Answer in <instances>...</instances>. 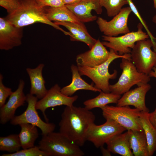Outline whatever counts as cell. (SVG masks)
I'll use <instances>...</instances> for the list:
<instances>
[{"label": "cell", "instance_id": "cell-1", "mask_svg": "<svg viewBox=\"0 0 156 156\" xmlns=\"http://www.w3.org/2000/svg\"><path fill=\"white\" fill-rule=\"evenodd\" d=\"M59 123V131L72 142L80 146L86 140L88 129L94 123L93 113L85 107L66 106L61 115Z\"/></svg>", "mask_w": 156, "mask_h": 156}, {"label": "cell", "instance_id": "cell-2", "mask_svg": "<svg viewBox=\"0 0 156 156\" xmlns=\"http://www.w3.org/2000/svg\"><path fill=\"white\" fill-rule=\"evenodd\" d=\"M5 17L17 27H23L35 23H40L51 26L66 35L70 36V35L69 32L66 31L47 18L44 7L39 6L36 0H20L17 9L12 13L8 14Z\"/></svg>", "mask_w": 156, "mask_h": 156}, {"label": "cell", "instance_id": "cell-3", "mask_svg": "<svg viewBox=\"0 0 156 156\" xmlns=\"http://www.w3.org/2000/svg\"><path fill=\"white\" fill-rule=\"evenodd\" d=\"M49 156H83L80 146L60 132L53 131L42 135L38 146Z\"/></svg>", "mask_w": 156, "mask_h": 156}, {"label": "cell", "instance_id": "cell-4", "mask_svg": "<svg viewBox=\"0 0 156 156\" xmlns=\"http://www.w3.org/2000/svg\"><path fill=\"white\" fill-rule=\"evenodd\" d=\"M110 55L107 60L104 63L94 67L77 66L81 76H86L90 78L95 84L94 87L106 93L110 92L109 80L114 79L117 77V71L114 70L112 74L109 72L110 64L114 60L118 58H125L131 60L130 53L120 55L110 49Z\"/></svg>", "mask_w": 156, "mask_h": 156}, {"label": "cell", "instance_id": "cell-5", "mask_svg": "<svg viewBox=\"0 0 156 156\" xmlns=\"http://www.w3.org/2000/svg\"><path fill=\"white\" fill-rule=\"evenodd\" d=\"M120 66L122 73L116 83L109 84L111 92L121 95L129 91L134 85L140 86L150 81L148 75L139 72L131 60L122 58Z\"/></svg>", "mask_w": 156, "mask_h": 156}, {"label": "cell", "instance_id": "cell-6", "mask_svg": "<svg viewBox=\"0 0 156 156\" xmlns=\"http://www.w3.org/2000/svg\"><path fill=\"white\" fill-rule=\"evenodd\" d=\"M106 119L113 120L127 130L142 131L143 129L140 120L141 111L129 106H113L107 105L101 108Z\"/></svg>", "mask_w": 156, "mask_h": 156}, {"label": "cell", "instance_id": "cell-7", "mask_svg": "<svg viewBox=\"0 0 156 156\" xmlns=\"http://www.w3.org/2000/svg\"><path fill=\"white\" fill-rule=\"evenodd\" d=\"M143 27L141 23H139L137 31L130 32L120 36H102V39L105 41L102 43L105 46L113 50L120 55L130 53L137 41L148 39L149 37L147 34L142 31Z\"/></svg>", "mask_w": 156, "mask_h": 156}, {"label": "cell", "instance_id": "cell-8", "mask_svg": "<svg viewBox=\"0 0 156 156\" xmlns=\"http://www.w3.org/2000/svg\"><path fill=\"white\" fill-rule=\"evenodd\" d=\"M153 46L151 40L146 39L137 41L131 49V60L139 72L148 75L156 66V52L151 49Z\"/></svg>", "mask_w": 156, "mask_h": 156}, {"label": "cell", "instance_id": "cell-9", "mask_svg": "<svg viewBox=\"0 0 156 156\" xmlns=\"http://www.w3.org/2000/svg\"><path fill=\"white\" fill-rule=\"evenodd\" d=\"M38 99L30 93L26 95V102L28 105L25 111L21 114L15 116L10 121L12 125L27 123L38 127L41 130L42 135L53 131L55 125L52 123L44 122L39 116L36 106Z\"/></svg>", "mask_w": 156, "mask_h": 156}, {"label": "cell", "instance_id": "cell-10", "mask_svg": "<svg viewBox=\"0 0 156 156\" xmlns=\"http://www.w3.org/2000/svg\"><path fill=\"white\" fill-rule=\"evenodd\" d=\"M126 130L115 121L106 119L103 124L97 125L93 123L90 125L86 134V140L92 142L96 147L100 148L115 135Z\"/></svg>", "mask_w": 156, "mask_h": 156}, {"label": "cell", "instance_id": "cell-11", "mask_svg": "<svg viewBox=\"0 0 156 156\" xmlns=\"http://www.w3.org/2000/svg\"><path fill=\"white\" fill-rule=\"evenodd\" d=\"M132 12L129 6L123 8L110 21H107L101 17H98L96 22L100 31L105 35L116 36L120 34H125L130 32L128 26V21Z\"/></svg>", "mask_w": 156, "mask_h": 156}, {"label": "cell", "instance_id": "cell-12", "mask_svg": "<svg viewBox=\"0 0 156 156\" xmlns=\"http://www.w3.org/2000/svg\"><path fill=\"white\" fill-rule=\"evenodd\" d=\"M61 89L59 85L55 84L48 90L44 97L37 102L36 108L41 111L47 122H49L45 114L47 109L62 105L72 106L78 98L77 95L71 96L64 94L61 92Z\"/></svg>", "mask_w": 156, "mask_h": 156}, {"label": "cell", "instance_id": "cell-13", "mask_svg": "<svg viewBox=\"0 0 156 156\" xmlns=\"http://www.w3.org/2000/svg\"><path fill=\"white\" fill-rule=\"evenodd\" d=\"M23 27H17L5 17L0 18V49L8 51L22 44Z\"/></svg>", "mask_w": 156, "mask_h": 156}, {"label": "cell", "instance_id": "cell-14", "mask_svg": "<svg viewBox=\"0 0 156 156\" xmlns=\"http://www.w3.org/2000/svg\"><path fill=\"white\" fill-rule=\"evenodd\" d=\"M25 85L24 81L20 79L17 89L9 96L8 102L0 107V122L2 124L10 121L15 116L16 109L25 103L26 95L23 92Z\"/></svg>", "mask_w": 156, "mask_h": 156}, {"label": "cell", "instance_id": "cell-15", "mask_svg": "<svg viewBox=\"0 0 156 156\" xmlns=\"http://www.w3.org/2000/svg\"><path fill=\"white\" fill-rule=\"evenodd\" d=\"M110 52L99 39L90 50L77 55V66L94 67L106 62L109 57Z\"/></svg>", "mask_w": 156, "mask_h": 156}, {"label": "cell", "instance_id": "cell-16", "mask_svg": "<svg viewBox=\"0 0 156 156\" xmlns=\"http://www.w3.org/2000/svg\"><path fill=\"white\" fill-rule=\"evenodd\" d=\"M66 5L83 23L92 22L97 19V16L92 14V10L98 14L102 12V7L99 0H81L76 3Z\"/></svg>", "mask_w": 156, "mask_h": 156}, {"label": "cell", "instance_id": "cell-17", "mask_svg": "<svg viewBox=\"0 0 156 156\" xmlns=\"http://www.w3.org/2000/svg\"><path fill=\"white\" fill-rule=\"evenodd\" d=\"M151 88V85L147 83L129 90L121 97L116 104L117 106L132 105L141 111L149 112V110L146 105L145 99L147 93Z\"/></svg>", "mask_w": 156, "mask_h": 156}, {"label": "cell", "instance_id": "cell-18", "mask_svg": "<svg viewBox=\"0 0 156 156\" xmlns=\"http://www.w3.org/2000/svg\"><path fill=\"white\" fill-rule=\"evenodd\" d=\"M58 25L63 26L71 34L70 40L80 41L86 44L90 49L96 43L97 40L93 38L88 33L83 23H77L70 22H54Z\"/></svg>", "mask_w": 156, "mask_h": 156}, {"label": "cell", "instance_id": "cell-19", "mask_svg": "<svg viewBox=\"0 0 156 156\" xmlns=\"http://www.w3.org/2000/svg\"><path fill=\"white\" fill-rule=\"evenodd\" d=\"M44 66V64L41 63L35 68H26V72L30 80V93L35 95L39 99L44 97L48 91L46 88L45 81L42 75Z\"/></svg>", "mask_w": 156, "mask_h": 156}, {"label": "cell", "instance_id": "cell-20", "mask_svg": "<svg viewBox=\"0 0 156 156\" xmlns=\"http://www.w3.org/2000/svg\"><path fill=\"white\" fill-rule=\"evenodd\" d=\"M72 73V80L70 84L61 88V92L64 94L71 96L77 91L86 90L94 92H100L102 91L90 84L81 77L77 66L72 64L70 67Z\"/></svg>", "mask_w": 156, "mask_h": 156}, {"label": "cell", "instance_id": "cell-21", "mask_svg": "<svg viewBox=\"0 0 156 156\" xmlns=\"http://www.w3.org/2000/svg\"><path fill=\"white\" fill-rule=\"evenodd\" d=\"M107 148L112 153L122 156H133L130 148L128 131L117 134L106 144Z\"/></svg>", "mask_w": 156, "mask_h": 156}, {"label": "cell", "instance_id": "cell-22", "mask_svg": "<svg viewBox=\"0 0 156 156\" xmlns=\"http://www.w3.org/2000/svg\"><path fill=\"white\" fill-rule=\"evenodd\" d=\"M44 8L47 18L51 21L82 23L66 5L57 8L45 7Z\"/></svg>", "mask_w": 156, "mask_h": 156}, {"label": "cell", "instance_id": "cell-23", "mask_svg": "<svg viewBox=\"0 0 156 156\" xmlns=\"http://www.w3.org/2000/svg\"><path fill=\"white\" fill-rule=\"evenodd\" d=\"M130 148L134 156H149L146 137L143 130H129Z\"/></svg>", "mask_w": 156, "mask_h": 156}, {"label": "cell", "instance_id": "cell-24", "mask_svg": "<svg viewBox=\"0 0 156 156\" xmlns=\"http://www.w3.org/2000/svg\"><path fill=\"white\" fill-rule=\"evenodd\" d=\"M149 113L141 111L139 118L146 137L149 156H151L156 151V128L149 120Z\"/></svg>", "mask_w": 156, "mask_h": 156}, {"label": "cell", "instance_id": "cell-25", "mask_svg": "<svg viewBox=\"0 0 156 156\" xmlns=\"http://www.w3.org/2000/svg\"><path fill=\"white\" fill-rule=\"evenodd\" d=\"M19 125L21 128L18 136L21 147L24 149L34 146L35 142L39 136L37 127L27 123H22Z\"/></svg>", "mask_w": 156, "mask_h": 156}, {"label": "cell", "instance_id": "cell-26", "mask_svg": "<svg viewBox=\"0 0 156 156\" xmlns=\"http://www.w3.org/2000/svg\"><path fill=\"white\" fill-rule=\"evenodd\" d=\"M95 97L87 100L83 103L84 107L90 110L95 108L101 109L111 103L117 104L121 97V95L112 92L106 93L102 91Z\"/></svg>", "mask_w": 156, "mask_h": 156}, {"label": "cell", "instance_id": "cell-27", "mask_svg": "<svg viewBox=\"0 0 156 156\" xmlns=\"http://www.w3.org/2000/svg\"><path fill=\"white\" fill-rule=\"evenodd\" d=\"M21 147L18 135L12 134L0 137V151L13 153L20 150Z\"/></svg>", "mask_w": 156, "mask_h": 156}, {"label": "cell", "instance_id": "cell-28", "mask_svg": "<svg viewBox=\"0 0 156 156\" xmlns=\"http://www.w3.org/2000/svg\"><path fill=\"white\" fill-rule=\"evenodd\" d=\"M101 6L106 9L109 17L117 14L125 5L128 4L127 0H99Z\"/></svg>", "mask_w": 156, "mask_h": 156}, {"label": "cell", "instance_id": "cell-29", "mask_svg": "<svg viewBox=\"0 0 156 156\" xmlns=\"http://www.w3.org/2000/svg\"><path fill=\"white\" fill-rule=\"evenodd\" d=\"M1 156H49L38 146L24 149L13 153L3 154Z\"/></svg>", "mask_w": 156, "mask_h": 156}, {"label": "cell", "instance_id": "cell-30", "mask_svg": "<svg viewBox=\"0 0 156 156\" xmlns=\"http://www.w3.org/2000/svg\"><path fill=\"white\" fill-rule=\"evenodd\" d=\"M127 1L128 2V4L129 5V7L131 9L132 12L139 19L141 24L142 25L143 27H144V28H145L147 34L149 36V37L150 38V39L153 43V48H154L155 45V38L153 36L150 31L149 30L148 28V27L145 23V21L142 18L141 16L140 13L137 10V8L133 3L132 0H127Z\"/></svg>", "mask_w": 156, "mask_h": 156}, {"label": "cell", "instance_id": "cell-31", "mask_svg": "<svg viewBox=\"0 0 156 156\" xmlns=\"http://www.w3.org/2000/svg\"><path fill=\"white\" fill-rule=\"evenodd\" d=\"M3 77L0 74V107H2L5 103L7 98L10 96L13 92L12 89L6 87L3 83Z\"/></svg>", "mask_w": 156, "mask_h": 156}, {"label": "cell", "instance_id": "cell-32", "mask_svg": "<svg viewBox=\"0 0 156 156\" xmlns=\"http://www.w3.org/2000/svg\"><path fill=\"white\" fill-rule=\"evenodd\" d=\"M20 3V0H0V5L7 10L8 14L16 10Z\"/></svg>", "mask_w": 156, "mask_h": 156}, {"label": "cell", "instance_id": "cell-33", "mask_svg": "<svg viewBox=\"0 0 156 156\" xmlns=\"http://www.w3.org/2000/svg\"><path fill=\"white\" fill-rule=\"evenodd\" d=\"M36 1L39 6L43 7L57 8L65 5L63 0H36Z\"/></svg>", "mask_w": 156, "mask_h": 156}, {"label": "cell", "instance_id": "cell-34", "mask_svg": "<svg viewBox=\"0 0 156 156\" xmlns=\"http://www.w3.org/2000/svg\"><path fill=\"white\" fill-rule=\"evenodd\" d=\"M149 119L152 125L156 128V108L153 112L149 113Z\"/></svg>", "mask_w": 156, "mask_h": 156}, {"label": "cell", "instance_id": "cell-35", "mask_svg": "<svg viewBox=\"0 0 156 156\" xmlns=\"http://www.w3.org/2000/svg\"><path fill=\"white\" fill-rule=\"evenodd\" d=\"M100 148L103 156H109L111 155V153L107 148H105L103 146L101 147Z\"/></svg>", "mask_w": 156, "mask_h": 156}, {"label": "cell", "instance_id": "cell-36", "mask_svg": "<svg viewBox=\"0 0 156 156\" xmlns=\"http://www.w3.org/2000/svg\"><path fill=\"white\" fill-rule=\"evenodd\" d=\"M81 0H63L64 4L66 5H72L77 3Z\"/></svg>", "mask_w": 156, "mask_h": 156}, {"label": "cell", "instance_id": "cell-37", "mask_svg": "<svg viewBox=\"0 0 156 156\" xmlns=\"http://www.w3.org/2000/svg\"><path fill=\"white\" fill-rule=\"evenodd\" d=\"M148 75L150 77H154L156 78V66L153 68Z\"/></svg>", "mask_w": 156, "mask_h": 156}, {"label": "cell", "instance_id": "cell-38", "mask_svg": "<svg viewBox=\"0 0 156 156\" xmlns=\"http://www.w3.org/2000/svg\"><path fill=\"white\" fill-rule=\"evenodd\" d=\"M154 2V6L155 9V14L152 18L153 22L156 24V0H153Z\"/></svg>", "mask_w": 156, "mask_h": 156}, {"label": "cell", "instance_id": "cell-39", "mask_svg": "<svg viewBox=\"0 0 156 156\" xmlns=\"http://www.w3.org/2000/svg\"><path fill=\"white\" fill-rule=\"evenodd\" d=\"M155 41H156L155 45V47L153 48V49H154V51L155 50V49H156V37H155Z\"/></svg>", "mask_w": 156, "mask_h": 156}, {"label": "cell", "instance_id": "cell-40", "mask_svg": "<svg viewBox=\"0 0 156 156\" xmlns=\"http://www.w3.org/2000/svg\"><path fill=\"white\" fill-rule=\"evenodd\" d=\"M154 51L156 52V49H155V51Z\"/></svg>", "mask_w": 156, "mask_h": 156}]
</instances>
